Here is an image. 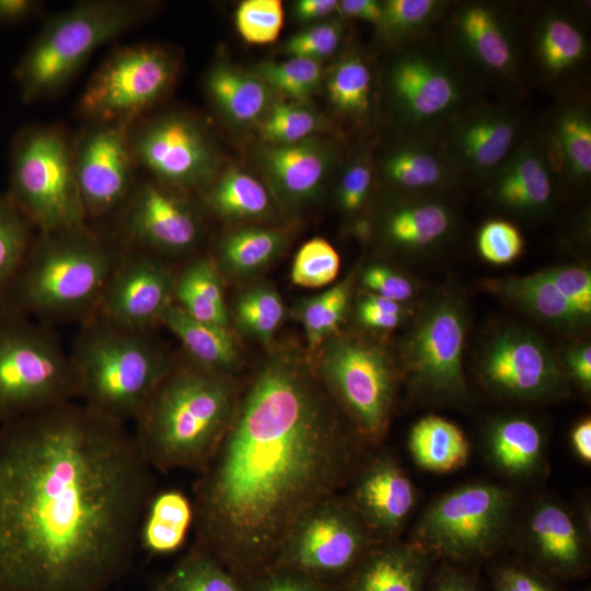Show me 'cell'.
<instances>
[{
  "label": "cell",
  "mask_w": 591,
  "mask_h": 591,
  "mask_svg": "<svg viewBox=\"0 0 591 591\" xmlns=\"http://www.w3.org/2000/svg\"><path fill=\"white\" fill-rule=\"evenodd\" d=\"M151 472L84 405L0 425V591H106L132 564Z\"/></svg>",
  "instance_id": "obj_1"
},
{
  "label": "cell",
  "mask_w": 591,
  "mask_h": 591,
  "mask_svg": "<svg viewBox=\"0 0 591 591\" xmlns=\"http://www.w3.org/2000/svg\"><path fill=\"white\" fill-rule=\"evenodd\" d=\"M354 457L322 382L296 358H270L199 473L195 545L223 566L262 573L297 521L336 495Z\"/></svg>",
  "instance_id": "obj_2"
},
{
  "label": "cell",
  "mask_w": 591,
  "mask_h": 591,
  "mask_svg": "<svg viewBox=\"0 0 591 591\" xmlns=\"http://www.w3.org/2000/svg\"><path fill=\"white\" fill-rule=\"evenodd\" d=\"M126 248L85 223L39 232L0 300V311L38 322L92 317Z\"/></svg>",
  "instance_id": "obj_3"
},
{
  "label": "cell",
  "mask_w": 591,
  "mask_h": 591,
  "mask_svg": "<svg viewBox=\"0 0 591 591\" xmlns=\"http://www.w3.org/2000/svg\"><path fill=\"white\" fill-rule=\"evenodd\" d=\"M236 401L227 375L193 363L172 367L135 418L140 454L152 470L200 473L221 441Z\"/></svg>",
  "instance_id": "obj_4"
},
{
  "label": "cell",
  "mask_w": 591,
  "mask_h": 591,
  "mask_svg": "<svg viewBox=\"0 0 591 591\" xmlns=\"http://www.w3.org/2000/svg\"><path fill=\"white\" fill-rule=\"evenodd\" d=\"M69 356L83 405L123 425L135 420L173 367L148 332L95 315L82 322Z\"/></svg>",
  "instance_id": "obj_5"
},
{
  "label": "cell",
  "mask_w": 591,
  "mask_h": 591,
  "mask_svg": "<svg viewBox=\"0 0 591 591\" xmlns=\"http://www.w3.org/2000/svg\"><path fill=\"white\" fill-rule=\"evenodd\" d=\"M149 8L143 1L91 0L51 16L15 71L23 101L61 89L97 47L143 21Z\"/></svg>",
  "instance_id": "obj_6"
},
{
  "label": "cell",
  "mask_w": 591,
  "mask_h": 591,
  "mask_svg": "<svg viewBox=\"0 0 591 591\" xmlns=\"http://www.w3.org/2000/svg\"><path fill=\"white\" fill-rule=\"evenodd\" d=\"M78 397L71 359L48 324L0 311V425Z\"/></svg>",
  "instance_id": "obj_7"
},
{
  "label": "cell",
  "mask_w": 591,
  "mask_h": 591,
  "mask_svg": "<svg viewBox=\"0 0 591 591\" xmlns=\"http://www.w3.org/2000/svg\"><path fill=\"white\" fill-rule=\"evenodd\" d=\"M9 196L38 232L85 223L72 147L56 127L21 130L11 152Z\"/></svg>",
  "instance_id": "obj_8"
},
{
  "label": "cell",
  "mask_w": 591,
  "mask_h": 591,
  "mask_svg": "<svg viewBox=\"0 0 591 591\" xmlns=\"http://www.w3.org/2000/svg\"><path fill=\"white\" fill-rule=\"evenodd\" d=\"M512 497L488 483L457 487L433 503L419 519L414 544L427 554L467 561L493 554L505 540Z\"/></svg>",
  "instance_id": "obj_9"
},
{
  "label": "cell",
  "mask_w": 591,
  "mask_h": 591,
  "mask_svg": "<svg viewBox=\"0 0 591 591\" xmlns=\"http://www.w3.org/2000/svg\"><path fill=\"white\" fill-rule=\"evenodd\" d=\"M420 42L391 61L385 89L393 111L410 136L434 139L471 104L470 84L465 71L449 53Z\"/></svg>",
  "instance_id": "obj_10"
},
{
  "label": "cell",
  "mask_w": 591,
  "mask_h": 591,
  "mask_svg": "<svg viewBox=\"0 0 591 591\" xmlns=\"http://www.w3.org/2000/svg\"><path fill=\"white\" fill-rule=\"evenodd\" d=\"M177 70V59L161 46L124 47L94 72L79 99L78 113L89 123L135 125L169 92Z\"/></svg>",
  "instance_id": "obj_11"
},
{
  "label": "cell",
  "mask_w": 591,
  "mask_h": 591,
  "mask_svg": "<svg viewBox=\"0 0 591 591\" xmlns=\"http://www.w3.org/2000/svg\"><path fill=\"white\" fill-rule=\"evenodd\" d=\"M320 367L329 394L358 431L372 441L381 438L390 422L396 383L386 350L366 338L341 337L327 346Z\"/></svg>",
  "instance_id": "obj_12"
},
{
  "label": "cell",
  "mask_w": 591,
  "mask_h": 591,
  "mask_svg": "<svg viewBox=\"0 0 591 591\" xmlns=\"http://www.w3.org/2000/svg\"><path fill=\"white\" fill-rule=\"evenodd\" d=\"M372 541L350 500L333 495L297 521L271 567L321 580L352 569L373 546Z\"/></svg>",
  "instance_id": "obj_13"
},
{
  "label": "cell",
  "mask_w": 591,
  "mask_h": 591,
  "mask_svg": "<svg viewBox=\"0 0 591 591\" xmlns=\"http://www.w3.org/2000/svg\"><path fill=\"white\" fill-rule=\"evenodd\" d=\"M464 303L454 297L431 302L416 320L404 345V368L412 387L431 398L466 394L463 356L467 333Z\"/></svg>",
  "instance_id": "obj_14"
},
{
  "label": "cell",
  "mask_w": 591,
  "mask_h": 591,
  "mask_svg": "<svg viewBox=\"0 0 591 591\" xmlns=\"http://www.w3.org/2000/svg\"><path fill=\"white\" fill-rule=\"evenodd\" d=\"M130 142L137 165L163 185L178 190L206 188L216 178L215 144L188 115L164 114L131 127Z\"/></svg>",
  "instance_id": "obj_15"
},
{
  "label": "cell",
  "mask_w": 591,
  "mask_h": 591,
  "mask_svg": "<svg viewBox=\"0 0 591 591\" xmlns=\"http://www.w3.org/2000/svg\"><path fill=\"white\" fill-rule=\"evenodd\" d=\"M482 383L491 392L522 401L547 399L566 391L564 370L535 333L508 326L484 344L477 363Z\"/></svg>",
  "instance_id": "obj_16"
},
{
  "label": "cell",
  "mask_w": 591,
  "mask_h": 591,
  "mask_svg": "<svg viewBox=\"0 0 591 591\" xmlns=\"http://www.w3.org/2000/svg\"><path fill=\"white\" fill-rule=\"evenodd\" d=\"M132 126L90 123L72 148L77 185L86 217H103L121 208L135 187Z\"/></svg>",
  "instance_id": "obj_17"
},
{
  "label": "cell",
  "mask_w": 591,
  "mask_h": 591,
  "mask_svg": "<svg viewBox=\"0 0 591 591\" xmlns=\"http://www.w3.org/2000/svg\"><path fill=\"white\" fill-rule=\"evenodd\" d=\"M179 192L157 181L132 188L119 219L121 235L130 248L181 255L197 245L201 221Z\"/></svg>",
  "instance_id": "obj_18"
},
{
  "label": "cell",
  "mask_w": 591,
  "mask_h": 591,
  "mask_svg": "<svg viewBox=\"0 0 591 591\" xmlns=\"http://www.w3.org/2000/svg\"><path fill=\"white\" fill-rule=\"evenodd\" d=\"M517 111L499 104H470L434 140L455 172L486 181L521 139Z\"/></svg>",
  "instance_id": "obj_19"
},
{
  "label": "cell",
  "mask_w": 591,
  "mask_h": 591,
  "mask_svg": "<svg viewBox=\"0 0 591 591\" xmlns=\"http://www.w3.org/2000/svg\"><path fill=\"white\" fill-rule=\"evenodd\" d=\"M175 276L154 254L126 247L94 315L117 326L149 332L173 303Z\"/></svg>",
  "instance_id": "obj_20"
},
{
  "label": "cell",
  "mask_w": 591,
  "mask_h": 591,
  "mask_svg": "<svg viewBox=\"0 0 591 591\" xmlns=\"http://www.w3.org/2000/svg\"><path fill=\"white\" fill-rule=\"evenodd\" d=\"M447 31L449 54L462 69L465 66L498 82L518 79L520 58L514 32L497 5L482 1L459 4L449 16Z\"/></svg>",
  "instance_id": "obj_21"
},
{
  "label": "cell",
  "mask_w": 591,
  "mask_h": 591,
  "mask_svg": "<svg viewBox=\"0 0 591 591\" xmlns=\"http://www.w3.org/2000/svg\"><path fill=\"white\" fill-rule=\"evenodd\" d=\"M555 177L541 138L521 137L485 182L497 207L528 218L541 216L552 208Z\"/></svg>",
  "instance_id": "obj_22"
},
{
  "label": "cell",
  "mask_w": 591,
  "mask_h": 591,
  "mask_svg": "<svg viewBox=\"0 0 591 591\" xmlns=\"http://www.w3.org/2000/svg\"><path fill=\"white\" fill-rule=\"evenodd\" d=\"M350 502L372 536L391 537L414 508L415 489L395 459L384 453L363 468Z\"/></svg>",
  "instance_id": "obj_23"
},
{
  "label": "cell",
  "mask_w": 591,
  "mask_h": 591,
  "mask_svg": "<svg viewBox=\"0 0 591 591\" xmlns=\"http://www.w3.org/2000/svg\"><path fill=\"white\" fill-rule=\"evenodd\" d=\"M442 195H402L382 218L384 241L409 254L426 253L445 243L457 221L454 208Z\"/></svg>",
  "instance_id": "obj_24"
},
{
  "label": "cell",
  "mask_w": 591,
  "mask_h": 591,
  "mask_svg": "<svg viewBox=\"0 0 591 591\" xmlns=\"http://www.w3.org/2000/svg\"><path fill=\"white\" fill-rule=\"evenodd\" d=\"M333 163L331 149L312 139L269 144L259 152V165L271 192L289 205L304 204L316 197Z\"/></svg>",
  "instance_id": "obj_25"
},
{
  "label": "cell",
  "mask_w": 591,
  "mask_h": 591,
  "mask_svg": "<svg viewBox=\"0 0 591 591\" xmlns=\"http://www.w3.org/2000/svg\"><path fill=\"white\" fill-rule=\"evenodd\" d=\"M385 182L402 195L443 194L462 177L443 157L433 138L410 136L381 160Z\"/></svg>",
  "instance_id": "obj_26"
},
{
  "label": "cell",
  "mask_w": 591,
  "mask_h": 591,
  "mask_svg": "<svg viewBox=\"0 0 591 591\" xmlns=\"http://www.w3.org/2000/svg\"><path fill=\"white\" fill-rule=\"evenodd\" d=\"M528 540L537 563L547 571L571 577L587 566V549L572 515L553 501L540 502L528 520Z\"/></svg>",
  "instance_id": "obj_27"
},
{
  "label": "cell",
  "mask_w": 591,
  "mask_h": 591,
  "mask_svg": "<svg viewBox=\"0 0 591 591\" xmlns=\"http://www.w3.org/2000/svg\"><path fill=\"white\" fill-rule=\"evenodd\" d=\"M429 554L418 545L372 546L352 568L345 591H422Z\"/></svg>",
  "instance_id": "obj_28"
},
{
  "label": "cell",
  "mask_w": 591,
  "mask_h": 591,
  "mask_svg": "<svg viewBox=\"0 0 591 591\" xmlns=\"http://www.w3.org/2000/svg\"><path fill=\"white\" fill-rule=\"evenodd\" d=\"M541 140L555 175L577 185L590 181L591 116L584 103L559 106Z\"/></svg>",
  "instance_id": "obj_29"
},
{
  "label": "cell",
  "mask_w": 591,
  "mask_h": 591,
  "mask_svg": "<svg viewBox=\"0 0 591 591\" xmlns=\"http://www.w3.org/2000/svg\"><path fill=\"white\" fill-rule=\"evenodd\" d=\"M483 287L532 318L560 331H576L588 322L540 271L488 279Z\"/></svg>",
  "instance_id": "obj_30"
},
{
  "label": "cell",
  "mask_w": 591,
  "mask_h": 591,
  "mask_svg": "<svg viewBox=\"0 0 591 591\" xmlns=\"http://www.w3.org/2000/svg\"><path fill=\"white\" fill-rule=\"evenodd\" d=\"M532 42L535 65L548 80H560L577 70L589 50L580 23L566 11L555 8L540 14Z\"/></svg>",
  "instance_id": "obj_31"
},
{
  "label": "cell",
  "mask_w": 591,
  "mask_h": 591,
  "mask_svg": "<svg viewBox=\"0 0 591 591\" xmlns=\"http://www.w3.org/2000/svg\"><path fill=\"white\" fill-rule=\"evenodd\" d=\"M205 85L219 112L235 125H257L273 104V91L256 73L223 61L212 65Z\"/></svg>",
  "instance_id": "obj_32"
},
{
  "label": "cell",
  "mask_w": 591,
  "mask_h": 591,
  "mask_svg": "<svg viewBox=\"0 0 591 591\" xmlns=\"http://www.w3.org/2000/svg\"><path fill=\"white\" fill-rule=\"evenodd\" d=\"M161 324L175 335L193 364L227 375L239 363V350L228 327L198 321L171 303Z\"/></svg>",
  "instance_id": "obj_33"
},
{
  "label": "cell",
  "mask_w": 591,
  "mask_h": 591,
  "mask_svg": "<svg viewBox=\"0 0 591 591\" xmlns=\"http://www.w3.org/2000/svg\"><path fill=\"white\" fill-rule=\"evenodd\" d=\"M487 449L491 462L501 472L522 477L538 467L543 457L544 436L529 418L505 417L489 427Z\"/></svg>",
  "instance_id": "obj_34"
},
{
  "label": "cell",
  "mask_w": 591,
  "mask_h": 591,
  "mask_svg": "<svg viewBox=\"0 0 591 591\" xmlns=\"http://www.w3.org/2000/svg\"><path fill=\"white\" fill-rule=\"evenodd\" d=\"M173 303L198 321L229 328L220 269L210 258H197L176 274Z\"/></svg>",
  "instance_id": "obj_35"
},
{
  "label": "cell",
  "mask_w": 591,
  "mask_h": 591,
  "mask_svg": "<svg viewBox=\"0 0 591 591\" xmlns=\"http://www.w3.org/2000/svg\"><path fill=\"white\" fill-rule=\"evenodd\" d=\"M194 523V505L178 489L152 495L139 531V542L153 555L177 551Z\"/></svg>",
  "instance_id": "obj_36"
},
{
  "label": "cell",
  "mask_w": 591,
  "mask_h": 591,
  "mask_svg": "<svg viewBox=\"0 0 591 591\" xmlns=\"http://www.w3.org/2000/svg\"><path fill=\"white\" fill-rule=\"evenodd\" d=\"M408 448L417 465L436 473L457 470L470 456V443L463 431L436 415H428L412 427Z\"/></svg>",
  "instance_id": "obj_37"
},
{
  "label": "cell",
  "mask_w": 591,
  "mask_h": 591,
  "mask_svg": "<svg viewBox=\"0 0 591 591\" xmlns=\"http://www.w3.org/2000/svg\"><path fill=\"white\" fill-rule=\"evenodd\" d=\"M328 101L339 115L366 121L374 107V76L369 61L359 53L337 60L325 78Z\"/></svg>",
  "instance_id": "obj_38"
},
{
  "label": "cell",
  "mask_w": 591,
  "mask_h": 591,
  "mask_svg": "<svg viewBox=\"0 0 591 591\" xmlns=\"http://www.w3.org/2000/svg\"><path fill=\"white\" fill-rule=\"evenodd\" d=\"M286 232L276 228L245 227L222 237L218 267L230 276L246 278L260 273L282 252Z\"/></svg>",
  "instance_id": "obj_39"
},
{
  "label": "cell",
  "mask_w": 591,
  "mask_h": 591,
  "mask_svg": "<svg viewBox=\"0 0 591 591\" xmlns=\"http://www.w3.org/2000/svg\"><path fill=\"white\" fill-rule=\"evenodd\" d=\"M205 200L217 215L231 220L263 219L273 209L266 186L237 167H230L216 177L206 187Z\"/></svg>",
  "instance_id": "obj_40"
},
{
  "label": "cell",
  "mask_w": 591,
  "mask_h": 591,
  "mask_svg": "<svg viewBox=\"0 0 591 591\" xmlns=\"http://www.w3.org/2000/svg\"><path fill=\"white\" fill-rule=\"evenodd\" d=\"M376 27L391 45H409L422 40L426 32L447 13L448 3L440 0H386Z\"/></svg>",
  "instance_id": "obj_41"
},
{
  "label": "cell",
  "mask_w": 591,
  "mask_h": 591,
  "mask_svg": "<svg viewBox=\"0 0 591 591\" xmlns=\"http://www.w3.org/2000/svg\"><path fill=\"white\" fill-rule=\"evenodd\" d=\"M152 591H244L215 556L195 545Z\"/></svg>",
  "instance_id": "obj_42"
},
{
  "label": "cell",
  "mask_w": 591,
  "mask_h": 591,
  "mask_svg": "<svg viewBox=\"0 0 591 591\" xmlns=\"http://www.w3.org/2000/svg\"><path fill=\"white\" fill-rule=\"evenodd\" d=\"M233 315L241 332L262 343H268L282 323L285 306L274 287L258 283L236 298Z\"/></svg>",
  "instance_id": "obj_43"
},
{
  "label": "cell",
  "mask_w": 591,
  "mask_h": 591,
  "mask_svg": "<svg viewBox=\"0 0 591 591\" xmlns=\"http://www.w3.org/2000/svg\"><path fill=\"white\" fill-rule=\"evenodd\" d=\"M33 228L9 194L0 195V300L30 250Z\"/></svg>",
  "instance_id": "obj_44"
},
{
  "label": "cell",
  "mask_w": 591,
  "mask_h": 591,
  "mask_svg": "<svg viewBox=\"0 0 591 591\" xmlns=\"http://www.w3.org/2000/svg\"><path fill=\"white\" fill-rule=\"evenodd\" d=\"M256 74L286 97L305 100L321 85L323 68L320 61L290 57L283 61H264L256 67Z\"/></svg>",
  "instance_id": "obj_45"
},
{
  "label": "cell",
  "mask_w": 591,
  "mask_h": 591,
  "mask_svg": "<svg viewBox=\"0 0 591 591\" xmlns=\"http://www.w3.org/2000/svg\"><path fill=\"white\" fill-rule=\"evenodd\" d=\"M264 140L273 146L308 140L322 127L321 117L299 103H273L257 124Z\"/></svg>",
  "instance_id": "obj_46"
},
{
  "label": "cell",
  "mask_w": 591,
  "mask_h": 591,
  "mask_svg": "<svg viewBox=\"0 0 591 591\" xmlns=\"http://www.w3.org/2000/svg\"><path fill=\"white\" fill-rule=\"evenodd\" d=\"M340 257L334 246L322 237L305 242L297 252L291 280L304 288H320L332 283L339 274Z\"/></svg>",
  "instance_id": "obj_47"
},
{
  "label": "cell",
  "mask_w": 591,
  "mask_h": 591,
  "mask_svg": "<svg viewBox=\"0 0 591 591\" xmlns=\"http://www.w3.org/2000/svg\"><path fill=\"white\" fill-rule=\"evenodd\" d=\"M283 18L280 0H245L235 10L234 24L246 43L266 45L278 38Z\"/></svg>",
  "instance_id": "obj_48"
},
{
  "label": "cell",
  "mask_w": 591,
  "mask_h": 591,
  "mask_svg": "<svg viewBox=\"0 0 591 591\" xmlns=\"http://www.w3.org/2000/svg\"><path fill=\"white\" fill-rule=\"evenodd\" d=\"M476 247L486 262L505 265L520 256L524 240L513 223L503 219H491L480 225L476 235Z\"/></svg>",
  "instance_id": "obj_49"
},
{
  "label": "cell",
  "mask_w": 591,
  "mask_h": 591,
  "mask_svg": "<svg viewBox=\"0 0 591 591\" xmlns=\"http://www.w3.org/2000/svg\"><path fill=\"white\" fill-rule=\"evenodd\" d=\"M344 28L339 21L315 24L291 36L283 45V51L290 57L308 58L321 62L339 48Z\"/></svg>",
  "instance_id": "obj_50"
},
{
  "label": "cell",
  "mask_w": 591,
  "mask_h": 591,
  "mask_svg": "<svg viewBox=\"0 0 591 591\" xmlns=\"http://www.w3.org/2000/svg\"><path fill=\"white\" fill-rule=\"evenodd\" d=\"M374 181V165L368 155L355 158L344 170L338 186L339 208L348 213L359 212L367 204Z\"/></svg>",
  "instance_id": "obj_51"
},
{
  "label": "cell",
  "mask_w": 591,
  "mask_h": 591,
  "mask_svg": "<svg viewBox=\"0 0 591 591\" xmlns=\"http://www.w3.org/2000/svg\"><path fill=\"white\" fill-rule=\"evenodd\" d=\"M587 322L591 315V273L580 265H558L540 270Z\"/></svg>",
  "instance_id": "obj_52"
},
{
  "label": "cell",
  "mask_w": 591,
  "mask_h": 591,
  "mask_svg": "<svg viewBox=\"0 0 591 591\" xmlns=\"http://www.w3.org/2000/svg\"><path fill=\"white\" fill-rule=\"evenodd\" d=\"M369 293L403 303L414 296L415 287L408 277L384 264H372L361 275Z\"/></svg>",
  "instance_id": "obj_53"
},
{
  "label": "cell",
  "mask_w": 591,
  "mask_h": 591,
  "mask_svg": "<svg viewBox=\"0 0 591 591\" xmlns=\"http://www.w3.org/2000/svg\"><path fill=\"white\" fill-rule=\"evenodd\" d=\"M403 313L402 303L369 292L357 308L358 321L369 328L380 331H390L398 326Z\"/></svg>",
  "instance_id": "obj_54"
},
{
  "label": "cell",
  "mask_w": 591,
  "mask_h": 591,
  "mask_svg": "<svg viewBox=\"0 0 591 591\" xmlns=\"http://www.w3.org/2000/svg\"><path fill=\"white\" fill-rule=\"evenodd\" d=\"M252 591H331L321 580L279 567L263 571Z\"/></svg>",
  "instance_id": "obj_55"
},
{
  "label": "cell",
  "mask_w": 591,
  "mask_h": 591,
  "mask_svg": "<svg viewBox=\"0 0 591 591\" xmlns=\"http://www.w3.org/2000/svg\"><path fill=\"white\" fill-rule=\"evenodd\" d=\"M496 591H557L543 576L518 566L499 568L494 578Z\"/></svg>",
  "instance_id": "obj_56"
},
{
  "label": "cell",
  "mask_w": 591,
  "mask_h": 591,
  "mask_svg": "<svg viewBox=\"0 0 591 591\" xmlns=\"http://www.w3.org/2000/svg\"><path fill=\"white\" fill-rule=\"evenodd\" d=\"M565 370L569 378L584 392L591 390V346L582 343L569 348L565 355Z\"/></svg>",
  "instance_id": "obj_57"
},
{
  "label": "cell",
  "mask_w": 591,
  "mask_h": 591,
  "mask_svg": "<svg viewBox=\"0 0 591 591\" xmlns=\"http://www.w3.org/2000/svg\"><path fill=\"white\" fill-rule=\"evenodd\" d=\"M383 5L376 0H341L337 11L340 16L368 22L375 27L381 22Z\"/></svg>",
  "instance_id": "obj_58"
},
{
  "label": "cell",
  "mask_w": 591,
  "mask_h": 591,
  "mask_svg": "<svg viewBox=\"0 0 591 591\" xmlns=\"http://www.w3.org/2000/svg\"><path fill=\"white\" fill-rule=\"evenodd\" d=\"M431 591H480L475 581L455 568L444 567L434 578Z\"/></svg>",
  "instance_id": "obj_59"
},
{
  "label": "cell",
  "mask_w": 591,
  "mask_h": 591,
  "mask_svg": "<svg viewBox=\"0 0 591 591\" xmlns=\"http://www.w3.org/2000/svg\"><path fill=\"white\" fill-rule=\"evenodd\" d=\"M337 0H299L293 3V15L302 21H318L337 11Z\"/></svg>",
  "instance_id": "obj_60"
},
{
  "label": "cell",
  "mask_w": 591,
  "mask_h": 591,
  "mask_svg": "<svg viewBox=\"0 0 591 591\" xmlns=\"http://www.w3.org/2000/svg\"><path fill=\"white\" fill-rule=\"evenodd\" d=\"M40 7L33 0H0V24L22 22L35 14Z\"/></svg>",
  "instance_id": "obj_61"
},
{
  "label": "cell",
  "mask_w": 591,
  "mask_h": 591,
  "mask_svg": "<svg viewBox=\"0 0 591 591\" xmlns=\"http://www.w3.org/2000/svg\"><path fill=\"white\" fill-rule=\"evenodd\" d=\"M571 445L582 461L591 462V420L589 418H584L573 427Z\"/></svg>",
  "instance_id": "obj_62"
}]
</instances>
